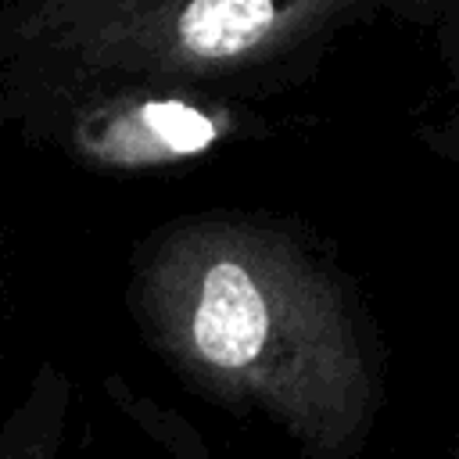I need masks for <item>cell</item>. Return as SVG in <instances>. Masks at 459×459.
<instances>
[{"mask_svg":"<svg viewBox=\"0 0 459 459\" xmlns=\"http://www.w3.org/2000/svg\"><path fill=\"white\" fill-rule=\"evenodd\" d=\"M126 312L212 405L283 434L305 459H359L387 402L384 341L359 283L301 222L208 208L136 240Z\"/></svg>","mask_w":459,"mask_h":459,"instance_id":"obj_1","label":"cell"},{"mask_svg":"<svg viewBox=\"0 0 459 459\" xmlns=\"http://www.w3.org/2000/svg\"><path fill=\"white\" fill-rule=\"evenodd\" d=\"M391 0H7L0 75L258 104L308 86Z\"/></svg>","mask_w":459,"mask_h":459,"instance_id":"obj_2","label":"cell"},{"mask_svg":"<svg viewBox=\"0 0 459 459\" xmlns=\"http://www.w3.org/2000/svg\"><path fill=\"white\" fill-rule=\"evenodd\" d=\"M0 129L97 176H165L273 136L258 104L22 75H0Z\"/></svg>","mask_w":459,"mask_h":459,"instance_id":"obj_3","label":"cell"},{"mask_svg":"<svg viewBox=\"0 0 459 459\" xmlns=\"http://www.w3.org/2000/svg\"><path fill=\"white\" fill-rule=\"evenodd\" d=\"M75 409L72 377L43 362L18 405L0 420V459H57L68 437V416Z\"/></svg>","mask_w":459,"mask_h":459,"instance_id":"obj_4","label":"cell"},{"mask_svg":"<svg viewBox=\"0 0 459 459\" xmlns=\"http://www.w3.org/2000/svg\"><path fill=\"white\" fill-rule=\"evenodd\" d=\"M391 14L420 22L437 47V57L448 72V79L459 86V0H391Z\"/></svg>","mask_w":459,"mask_h":459,"instance_id":"obj_5","label":"cell"},{"mask_svg":"<svg viewBox=\"0 0 459 459\" xmlns=\"http://www.w3.org/2000/svg\"><path fill=\"white\" fill-rule=\"evenodd\" d=\"M416 136H420V143H423L434 158L459 165V108H452V111H445V115H437V118L420 122Z\"/></svg>","mask_w":459,"mask_h":459,"instance_id":"obj_6","label":"cell"},{"mask_svg":"<svg viewBox=\"0 0 459 459\" xmlns=\"http://www.w3.org/2000/svg\"><path fill=\"white\" fill-rule=\"evenodd\" d=\"M452 459H459V445H455V452H452Z\"/></svg>","mask_w":459,"mask_h":459,"instance_id":"obj_7","label":"cell"}]
</instances>
